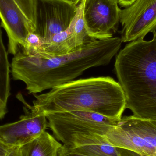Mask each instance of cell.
I'll return each instance as SVG.
<instances>
[{"label": "cell", "mask_w": 156, "mask_h": 156, "mask_svg": "<svg viewBox=\"0 0 156 156\" xmlns=\"http://www.w3.org/2000/svg\"><path fill=\"white\" fill-rule=\"evenodd\" d=\"M122 43L119 37L93 40L72 53L48 58L28 55L20 48L11 73L14 80L25 83L29 94H36L74 80L91 68L108 65Z\"/></svg>", "instance_id": "6da1fadb"}, {"label": "cell", "mask_w": 156, "mask_h": 156, "mask_svg": "<svg viewBox=\"0 0 156 156\" xmlns=\"http://www.w3.org/2000/svg\"><path fill=\"white\" fill-rule=\"evenodd\" d=\"M34 95L33 105L23 104L37 113L82 110L120 120L126 108L122 86L109 76L74 80Z\"/></svg>", "instance_id": "7a4b0ae2"}, {"label": "cell", "mask_w": 156, "mask_h": 156, "mask_svg": "<svg viewBox=\"0 0 156 156\" xmlns=\"http://www.w3.org/2000/svg\"><path fill=\"white\" fill-rule=\"evenodd\" d=\"M150 41L129 42L116 55L115 70L126 108L138 118L156 121V31Z\"/></svg>", "instance_id": "3957f363"}, {"label": "cell", "mask_w": 156, "mask_h": 156, "mask_svg": "<svg viewBox=\"0 0 156 156\" xmlns=\"http://www.w3.org/2000/svg\"><path fill=\"white\" fill-rule=\"evenodd\" d=\"M44 114L54 136L68 148L107 143L105 136L119 121L82 110Z\"/></svg>", "instance_id": "277c9868"}, {"label": "cell", "mask_w": 156, "mask_h": 156, "mask_svg": "<svg viewBox=\"0 0 156 156\" xmlns=\"http://www.w3.org/2000/svg\"><path fill=\"white\" fill-rule=\"evenodd\" d=\"M37 0H0L1 26L8 36V52L15 55L35 32Z\"/></svg>", "instance_id": "5b68a950"}, {"label": "cell", "mask_w": 156, "mask_h": 156, "mask_svg": "<svg viewBox=\"0 0 156 156\" xmlns=\"http://www.w3.org/2000/svg\"><path fill=\"white\" fill-rule=\"evenodd\" d=\"M83 15L88 36L94 40L113 37L120 23L121 9L111 0H83Z\"/></svg>", "instance_id": "8992f818"}, {"label": "cell", "mask_w": 156, "mask_h": 156, "mask_svg": "<svg viewBox=\"0 0 156 156\" xmlns=\"http://www.w3.org/2000/svg\"><path fill=\"white\" fill-rule=\"evenodd\" d=\"M77 10V5L66 0H37L34 33L47 39L66 30Z\"/></svg>", "instance_id": "52a82bcc"}, {"label": "cell", "mask_w": 156, "mask_h": 156, "mask_svg": "<svg viewBox=\"0 0 156 156\" xmlns=\"http://www.w3.org/2000/svg\"><path fill=\"white\" fill-rule=\"evenodd\" d=\"M120 23L122 27V42L144 38L156 31V0H136L121 10Z\"/></svg>", "instance_id": "ba28073f"}, {"label": "cell", "mask_w": 156, "mask_h": 156, "mask_svg": "<svg viewBox=\"0 0 156 156\" xmlns=\"http://www.w3.org/2000/svg\"><path fill=\"white\" fill-rule=\"evenodd\" d=\"M25 114L17 122L0 126V142L9 148L20 147L38 137L48 127L44 112L37 113L24 106Z\"/></svg>", "instance_id": "9c48e42d"}, {"label": "cell", "mask_w": 156, "mask_h": 156, "mask_svg": "<svg viewBox=\"0 0 156 156\" xmlns=\"http://www.w3.org/2000/svg\"><path fill=\"white\" fill-rule=\"evenodd\" d=\"M106 142L114 146L133 151L142 156H156V148L138 136L119 120L105 136Z\"/></svg>", "instance_id": "30bf717a"}, {"label": "cell", "mask_w": 156, "mask_h": 156, "mask_svg": "<svg viewBox=\"0 0 156 156\" xmlns=\"http://www.w3.org/2000/svg\"><path fill=\"white\" fill-rule=\"evenodd\" d=\"M80 47L77 46L69 26L66 30L45 39L44 43L37 54L31 56L44 58L59 56L72 53Z\"/></svg>", "instance_id": "8fae6325"}, {"label": "cell", "mask_w": 156, "mask_h": 156, "mask_svg": "<svg viewBox=\"0 0 156 156\" xmlns=\"http://www.w3.org/2000/svg\"><path fill=\"white\" fill-rule=\"evenodd\" d=\"M63 145L45 131L35 139L20 147L22 156H58Z\"/></svg>", "instance_id": "7c38bea8"}, {"label": "cell", "mask_w": 156, "mask_h": 156, "mask_svg": "<svg viewBox=\"0 0 156 156\" xmlns=\"http://www.w3.org/2000/svg\"><path fill=\"white\" fill-rule=\"evenodd\" d=\"M120 121L156 148V121L142 119L133 115L122 117Z\"/></svg>", "instance_id": "4fadbf2b"}, {"label": "cell", "mask_w": 156, "mask_h": 156, "mask_svg": "<svg viewBox=\"0 0 156 156\" xmlns=\"http://www.w3.org/2000/svg\"><path fill=\"white\" fill-rule=\"evenodd\" d=\"M68 148L86 156H142L133 151L114 146L108 143Z\"/></svg>", "instance_id": "5bb4252c"}, {"label": "cell", "mask_w": 156, "mask_h": 156, "mask_svg": "<svg viewBox=\"0 0 156 156\" xmlns=\"http://www.w3.org/2000/svg\"><path fill=\"white\" fill-rule=\"evenodd\" d=\"M0 26V100L5 106L10 93V67L7 51L3 44L2 32Z\"/></svg>", "instance_id": "9a60e30c"}, {"label": "cell", "mask_w": 156, "mask_h": 156, "mask_svg": "<svg viewBox=\"0 0 156 156\" xmlns=\"http://www.w3.org/2000/svg\"><path fill=\"white\" fill-rule=\"evenodd\" d=\"M58 156H86L78 154L70 150L65 146H62L59 150Z\"/></svg>", "instance_id": "2e32d148"}, {"label": "cell", "mask_w": 156, "mask_h": 156, "mask_svg": "<svg viewBox=\"0 0 156 156\" xmlns=\"http://www.w3.org/2000/svg\"><path fill=\"white\" fill-rule=\"evenodd\" d=\"M111 1L119 5L122 7L126 8L130 6L136 0H111Z\"/></svg>", "instance_id": "e0dca14e"}, {"label": "cell", "mask_w": 156, "mask_h": 156, "mask_svg": "<svg viewBox=\"0 0 156 156\" xmlns=\"http://www.w3.org/2000/svg\"><path fill=\"white\" fill-rule=\"evenodd\" d=\"M5 156H22L20 151V147L9 148Z\"/></svg>", "instance_id": "ac0fdd59"}, {"label": "cell", "mask_w": 156, "mask_h": 156, "mask_svg": "<svg viewBox=\"0 0 156 156\" xmlns=\"http://www.w3.org/2000/svg\"><path fill=\"white\" fill-rule=\"evenodd\" d=\"M7 113V106H5L0 100V119H2Z\"/></svg>", "instance_id": "d6986e66"}, {"label": "cell", "mask_w": 156, "mask_h": 156, "mask_svg": "<svg viewBox=\"0 0 156 156\" xmlns=\"http://www.w3.org/2000/svg\"><path fill=\"white\" fill-rule=\"evenodd\" d=\"M9 148L0 142V156H5Z\"/></svg>", "instance_id": "ffe728a7"}, {"label": "cell", "mask_w": 156, "mask_h": 156, "mask_svg": "<svg viewBox=\"0 0 156 156\" xmlns=\"http://www.w3.org/2000/svg\"><path fill=\"white\" fill-rule=\"evenodd\" d=\"M66 1H69V2H71L74 3L75 4L78 5L79 4V3L81 2V0H66Z\"/></svg>", "instance_id": "44dd1931"}]
</instances>
